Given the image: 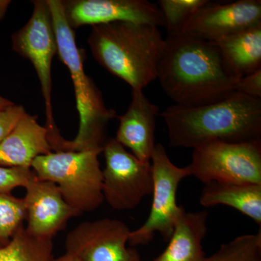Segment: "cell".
<instances>
[{"instance_id": "7a4b0ae2", "label": "cell", "mask_w": 261, "mask_h": 261, "mask_svg": "<svg viewBox=\"0 0 261 261\" xmlns=\"http://www.w3.org/2000/svg\"><path fill=\"white\" fill-rule=\"evenodd\" d=\"M170 145L195 149L211 142L261 140V99L235 92L222 100L196 107L173 106L159 114Z\"/></svg>"}, {"instance_id": "d4e9b609", "label": "cell", "mask_w": 261, "mask_h": 261, "mask_svg": "<svg viewBox=\"0 0 261 261\" xmlns=\"http://www.w3.org/2000/svg\"><path fill=\"white\" fill-rule=\"evenodd\" d=\"M236 92L261 99V70L240 78L237 82Z\"/></svg>"}, {"instance_id": "4316f807", "label": "cell", "mask_w": 261, "mask_h": 261, "mask_svg": "<svg viewBox=\"0 0 261 261\" xmlns=\"http://www.w3.org/2000/svg\"><path fill=\"white\" fill-rule=\"evenodd\" d=\"M53 261H82L78 257L73 255V254L68 253L65 252L64 255L62 256L58 257V258L54 259Z\"/></svg>"}, {"instance_id": "8fae6325", "label": "cell", "mask_w": 261, "mask_h": 261, "mask_svg": "<svg viewBox=\"0 0 261 261\" xmlns=\"http://www.w3.org/2000/svg\"><path fill=\"white\" fill-rule=\"evenodd\" d=\"M61 4L67 23L73 30L115 22L165 27L159 5L147 0H64Z\"/></svg>"}, {"instance_id": "52a82bcc", "label": "cell", "mask_w": 261, "mask_h": 261, "mask_svg": "<svg viewBox=\"0 0 261 261\" xmlns=\"http://www.w3.org/2000/svg\"><path fill=\"white\" fill-rule=\"evenodd\" d=\"M153 189L150 212L147 221L140 228L130 231V246L147 245L156 232L169 241L178 216L185 211L177 204L178 185L182 180L191 176L190 168L178 167L168 157L166 149L157 144L151 158Z\"/></svg>"}, {"instance_id": "30bf717a", "label": "cell", "mask_w": 261, "mask_h": 261, "mask_svg": "<svg viewBox=\"0 0 261 261\" xmlns=\"http://www.w3.org/2000/svg\"><path fill=\"white\" fill-rule=\"evenodd\" d=\"M130 231L118 219L87 221L68 233L65 250L82 261H140L137 250L126 246Z\"/></svg>"}, {"instance_id": "7c38bea8", "label": "cell", "mask_w": 261, "mask_h": 261, "mask_svg": "<svg viewBox=\"0 0 261 261\" xmlns=\"http://www.w3.org/2000/svg\"><path fill=\"white\" fill-rule=\"evenodd\" d=\"M261 24L260 0L233 3L207 2L192 15L181 34L214 42Z\"/></svg>"}, {"instance_id": "2e32d148", "label": "cell", "mask_w": 261, "mask_h": 261, "mask_svg": "<svg viewBox=\"0 0 261 261\" xmlns=\"http://www.w3.org/2000/svg\"><path fill=\"white\" fill-rule=\"evenodd\" d=\"M207 212L184 211L175 224L166 250L152 261H203L202 241L207 231Z\"/></svg>"}, {"instance_id": "9a60e30c", "label": "cell", "mask_w": 261, "mask_h": 261, "mask_svg": "<svg viewBox=\"0 0 261 261\" xmlns=\"http://www.w3.org/2000/svg\"><path fill=\"white\" fill-rule=\"evenodd\" d=\"M53 152L47 128L25 113L0 144V166L32 168L37 158Z\"/></svg>"}, {"instance_id": "ac0fdd59", "label": "cell", "mask_w": 261, "mask_h": 261, "mask_svg": "<svg viewBox=\"0 0 261 261\" xmlns=\"http://www.w3.org/2000/svg\"><path fill=\"white\" fill-rule=\"evenodd\" d=\"M200 203L205 207L224 205L236 209L261 226V185L253 184H205Z\"/></svg>"}, {"instance_id": "6da1fadb", "label": "cell", "mask_w": 261, "mask_h": 261, "mask_svg": "<svg viewBox=\"0 0 261 261\" xmlns=\"http://www.w3.org/2000/svg\"><path fill=\"white\" fill-rule=\"evenodd\" d=\"M157 80L176 106L196 107L236 92L238 80L228 73L214 42L179 34L168 36Z\"/></svg>"}, {"instance_id": "7402d4cb", "label": "cell", "mask_w": 261, "mask_h": 261, "mask_svg": "<svg viewBox=\"0 0 261 261\" xmlns=\"http://www.w3.org/2000/svg\"><path fill=\"white\" fill-rule=\"evenodd\" d=\"M208 0H159L158 3L164 19L168 36L181 34L189 20Z\"/></svg>"}, {"instance_id": "d6986e66", "label": "cell", "mask_w": 261, "mask_h": 261, "mask_svg": "<svg viewBox=\"0 0 261 261\" xmlns=\"http://www.w3.org/2000/svg\"><path fill=\"white\" fill-rule=\"evenodd\" d=\"M53 239L34 236L23 226L0 247V261H53Z\"/></svg>"}, {"instance_id": "ba28073f", "label": "cell", "mask_w": 261, "mask_h": 261, "mask_svg": "<svg viewBox=\"0 0 261 261\" xmlns=\"http://www.w3.org/2000/svg\"><path fill=\"white\" fill-rule=\"evenodd\" d=\"M32 16L24 27L12 36V48L29 60L36 70L45 104L49 139L61 135L55 122L51 106V63L58 54L56 32L47 0L33 1Z\"/></svg>"}, {"instance_id": "44dd1931", "label": "cell", "mask_w": 261, "mask_h": 261, "mask_svg": "<svg viewBox=\"0 0 261 261\" xmlns=\"http://www.w3.org/2000/svg\"><path fill=\"white\" fill-rule=\"evenodd\" d=\"M27 220L23 198L0 193V247L10 243Z\"/></svg>"}, {"instance_id": "3957f363", "label": "cell", "mask_w": 261, "mask_h": 261, "mask_svg": "<svg viewBox=\"0 0 261 261\" xmlns=\"http://www.w3.org/2000/svg\"><path fill=\"white\" fill-rule=\"evenodd\" d=\"M87 42L97 63L132 91H143L157 80L166 46L159 27L130 22L94 25Z\"/></svg>"}, {"instance_id": "4fadbf2b", "label": "cell", "mask_w": 261, "mask_h": 261, "mask_svg": "<svg viewBox=\"0 0 261 261\" xmlns=\"http://www.w3.org/2000/svg\"><path fill=\"white\" fill-rule=\"evenodd\" d=\"M24 188L27 221L25 228L34 236L53 239L70 219L81 215L65 200L53 182L43 181L35 176Z\"/></svg>"}, {"instance_id": "ffe728a7", "label": "cell", "mask_w": 261, "mask_h": 261, "mask_svg": "<svg viewBox=\"0 0 261 261\" xmlns=\"http://www.w3.org/2000/svg\"><path fill=\"white\" fill-rule=\"evenodd\" d=\"M203 261H261V231L241 235L221 245Z\"/></svg>"}, {"instance_id": "5bb4252c", "label": "cell", "mask_w": 261, "mask_h": 261, "mask_svg": "<svg viewBox=\"0 0 261 261\" xmlns=\"http://www.w3.org/2000/svg\"><path fill=\"white\" fill-rule=\"evenodd\" d=\"M159 108L151 102L143 91H132L126 112L117 116L119 126L115 139L141 161L149 162L155 147L156 121Z\"/></svg>"}, {"instance_id": "5b68a950", "label": "cell", "mask_w": 261, "mask_h": 261, "mask_svg": "<svg viewBox=\"0 0 261 261\" xmlns=\"http://www.w3.org/2000/svg\"><path fill=\"white\" fill-rule=\"evenodd\" d=\"M101 152L57 151L37 158L32 170L39 179L56 184L65 200L81 214L91 212L104 201Z\"/></svg>"}, {"instance_id": "83f0119b", "label": "cell", "mask_w": 261, "mask_h": 261, "mask_svg": "<svg viewBox=\"0 0 261 261\" xmlns=\"http://www.w3.org/2000/svg\"><path fill=\"white\" fill-rule=\"evenodd\" d=\"M13 104H14V103L12 102V101L0 95V109H1V108L8 107V106H12V105Z\"/></svg>"}, {"instance_id": "e0dca14e", "label": "cell", "mask_w": 261, "mask_h": 261, "mask_svg": "<svg viewBox=\"0 0 261 261\" xmlns=\"http://www.w3.org/2000/svg\"><path fill=\"white\" fill-rule=\"evenodd\" d=\"M235 80L261 70V24L214 42Z\"/></svg>"}, {"instance_id": "277c9868", "label": "cell", "mask_w": 261, "mask_h": 261, "mask_svg": "<svg viewBox=\"0 0 261 261\" xmlns=\"http://www.w3.org/2000/svg\"><path fill=\"white\" fill-rule=\"evenodd\" d=\"M56 32L58 56L68 68L74 87L80 128L74 140H64L59 151L95 150L102 152L109 122L116 111L105 104L102 94L84 70V50L75 42L74 30L67 23L61 0H47Z\"/></svg>"}, {"instance_id": "603a6c76", "label": "cell", "mask_w": 261, "mask_h": 261, "mask_svg": "<svg viewBox=\"0 0 261 261\" xmlns=\"http://www.w3.org/2000/svg\"><path fill=\"white\" fill-rule=\"evenodd\" d=\"M35 176L32 168L0 166V193L11 194L18 187H25Z\"/></svg>"}, {"instance_id": "8992f818", "label": "cell", "mask_w": 261, "mask_h": 261, "mask_svg": "<svg viewBox=\"0 0 261 261\" xmlns=\"http://www.w3.org/2000/svg\"><path fill=\"white\" fill-rule=\"evenodd\" d=\"M191 176L202 183L261 185V140L211 142L194 149Z\"/></svg>"}, {"instance_id": "484cf974", "label": "cell", "mask_w": 261, "mask_h": 261, "mask_svg": "<svg viewBox=\"0 0 261 261\" xmlns=\"http://www.w3.org/2000/svg\"><path fill=\"white\" fill-rule=\"evenodd\" d=\"M11 3L10 0H0V22L4 18Z\"/></svg>"}, {"instance_id": "9c48e42d", "label": "cell", "mask_w": 261, "mask_h": 261, "mask_svg": "<svg viewBox=\"0 0 261 261\" xmlns=\"http://www.w3.org/2000/svg\"><path fill=\"white\" fill-rule=\"evenodd\" d=\"M102 152L106 168L102 171L104 200L117 211L135 208L153 189L151 161H141L115 138L106 140Z\"/></svg>"}, {"instance_id": "cb8c5ba5", "label": "cell", "mask_w": 261, "mask_h": 261, "mask_svg": "<svg viewBox=\"0 0 261 261\" xmlns=\"http://www.w3.org/2000/svg\"><path fill=\"white\" fill-rule=\"evenodd\" d=\"M25 113L23 106L15 104L0 109V144Z\"/></svg>"}]
</instances>
